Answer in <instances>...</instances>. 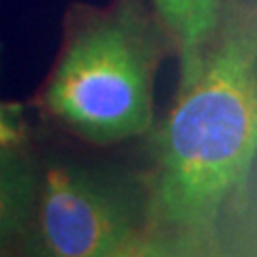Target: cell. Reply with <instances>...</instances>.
Here are the masks:
<instances>
[{
	"label": "cell",
	"instance_id": "1",
	"mask_svg": "<svg viewBox=\"0 0 257 257\" xmlns=\"http://www.w3.org/2000/svg\"><path fill=\"white\" fill-rule=\"evenodd\" d=\"M255 155L257 5L236 3L202 45L182 52L180 90L157 135L148 236L206 246Z\"/></svg>",
	"mask_w": 257,
	"mask_h": 257
},
{
	"label": "cell",
	"instance_id": "2",
	"mask_svg": "<svg viewBox=\"0 0 257 257\" xmlns=\"http://www.w3.org/2000/svg\"><path fill=\"white\" fill-rule=\"evenodd\" d=\"M157 41L133 7L103 15L67 47L45 103L69 128L92 142L144 133L152 120Z\"/></svg>",
	"mask_w": 257,
	"mask_h": 257
},
{
	"label": "cell",
	"instance_id": "3",
	"mask_svg": "<svg viewBox=\"0 0 257 257\" xmlns=\"http://www.w3.org/2000/svg\"><path fill=\"white\" fill-rule=\"evenodd\" d=\"M39 236L58 257H124L157 248L124 199L71 167L47 172L39 191Z\"/></svg>",
	"mask_w": 257,
	"mask_h": 257
},
{
	"label": "cell",
	"instance_id": "4",
	"mask_svg": "<svg viewBox=\"0 0 257 257\" xmlns=\"http://www.w3.org/2000/svg\"><path fill=\"white\" fill-rule=\"evenodd\" d=\"M13 148L0 146V248L18 236L37 197L35 176Z\"/></svg>",
	"mask_w": 257,
	"mask_h": 257
},
{
	"label": "cell",
	"instance_id": "5",
	"mask_svg": "<svg viewBox=\"0 0 257 257\" xmlns=\"http://www.w3.org/2000/svg\"><path fill=\"white\" fill-rule=\"evenodd\" d=\"M161 20L178 39L180 52L202 45L219 26L221 0H155Z\"/></svg>",
	"mask_w": 257,
	"mask_h": 257
},
{
	"label": "cell",
	"instance_id": "6",
	"mask_svg": "<svg viewBox=\"0 0 257 257\" xmlns=\"http://www.w3.org/2000/svg\"><path fill=\"white\" fill-rule=\"evenodd\" d=\"M22 142V128L0 107V146H18Z\"/></svg>",
	"mask_w": 257,
	"mask_h": 257
}]
</instances>
